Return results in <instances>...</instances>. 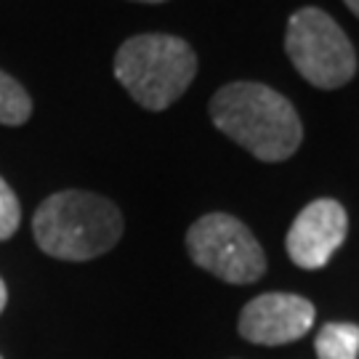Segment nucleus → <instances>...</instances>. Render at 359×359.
Masks as SVG:
<instances>
[{"label":"nucleus","mask_w":359,"mask_h":359,"mask_svg":"<svg viewBox=\"0 0 359 359\" xmlns=\"http://www.w3.org/2000/svg\"><path fill=\"white\" fill-rule=\"evenodd\" d=\"M317 359H359V325L354 322H327L320 330Z\"/></svg>","instance_id":"obj_8"},{"label":"nucleus","mask_w":359,"mask_h":359,"mask_svg":"<svg viewBox=\"0 0 359 359\" xmlns=\"http://www.w3.org/2000/svg\"><path fill=\"white\" fill-rule=\"evenodd\" d=\"M197 75V53L176 35H136L120 46L115 77L144 109L163 112L179 102Z\"/></svg>","instance_id":"obj_3"},{"label":"nucleus","mask_w":359,"mask_h":359,"mask_svg":"<svg viewBox=\"0 0 359 359\" xmlns=\"http://www.w3.org/2000/svg\"><path fill=\"white\" fill-rule=\"evenodd\" d=\"M311 325L314 306L304 295L264 293L243 309L237 330L245 341L258 346H283L304 338Z\"/></svg>","instance_id":"obj_6"},{"label":"nucleus","mask_w":359,"mask_h":359,"mask_svg":"<svg viewBox=\"0 0 359 359\" xmlns=\"http://www.w3.org/2000/svg\"><path fill=\"white\" fill-rule=\"evenodd\" d=\"M210 117L221 133L264 163L287 160L304 139L295 107L264 83L240 80L218 88L210 99Z\"/></svg>","instance_id":"obj_1"},{"label":"nucleus","mask_w":359,"mask_h":359,"mask_svg":"<svg viewBox=\"0 0 359 359\" xmlns=\"http://www.w3.org/2000/svg\"><path fill=\"white\" fill-rule=\"evenodd\" d=\"M344 3L351 8V13H357V16H359V0H344Z\"/></svg>","instance_id":"obj_12"},{"label":"nucleus","mask_w":359,"mask_h":359,"mask_svg":"<svg viewBox=\"0 0 359 359\" xmlns=\"http://www.w3.org/2000/svg\"><path fill=\"white\" fill-rule=\"evenodd\" d=\"M187 250L200 269L231 285H250L266 271V256L253 231L229 213H208L187 231Z\"/></svg>","instance_id":"obj_5"},{"label":"nucleus","mask_w":359,"mask_h":359,"mask_svg":"<svg viewBox=\"0 0 359 359\" xmlns=\"http://www.w3.org/2000/svg\"><path fill=\"white\" fill-rule=\"evenodd\" d=\"M32 115V102L11 75L0 69V123L3 126H22Z\"/></svg>","instance_id":"obj_9"},{"label":"nucleus","mask_w":359,"mask_h":359,"mask_svg":"<svg viewBox=\"0 0 359 359\" xmlns=\"http://www.w3.org/2000/svg\"><path fill=\"white\" fill-rule=\"evenodd\" d=\"M0 359H3V357H0Z\"/></svg>","instance_id":"obj_14"},{"label":"nucleus","mask_w":359,"mask_h":359,"mask_svg":"<svg viewBox=\"0 0 359 359\" xmlns=\"http://www.w3.org/2000/svg\"><path fill=\"white\" fill-rule=\"evenodd\" d=\"M6 298H8V293H6V283L0 280V311L6 309Z\"/></svg>","instance_id":"obj_11"},{"label":"nucleus","mask_w":359,"mask_h":359,"mask_svg":"<svg viewBox=\"0 0 359 359\" xmlns=\"http://www.w3.org/2000/svg\"><path fill=\"white\" fill-rule=\"evenodd\" d=\"M285 51L314 88L333 90L357 75V51L346 32L322 8H298L287 22Z\"/></svg>","instance_id":"obj_4"},{"label":"nucleus","mask_w":359,"mask_h":359,"mask_svg":"<svg viewBox=\"0 0 359 359\" xmlns=\"http://www.w3.org/2000/svg\"><path fill=\"white\" fill-rule=\"evenodd\" d=\"M32 234L43 253L62 261H90L112 250L123 234L115 203L93 192L67 189L51 194L32 218Z\"/></svg>","instance_id":"obj_2"},{"label":"nucleus","mask_w":359,"mask_h":359,"mask_svg":"<svg viewBox=\"0 0 359 359\" xmlns=\"http://www.w3.org/2000/svg\"><path fill=\"white\" fill-rule=\"evenodd\" d=\"M136 3H165V0H136Z\"/></svg>","instance_id":"obj_13"},{"label":"nucleus","mask_w":359,"mask_h":359,"mask_svg":"<svg viewBox=\"0 0 359 359\" xmlns=\"http://www.w3.org/2000/svg\"><path fill=\"white\" fill-rule=\"evenodd\" d=\"M19 218H22L19 200L11 187L0 179V240H8L19 229Z\"/></svg>","instance_id":"obj_10"},{"label":"nucleus","mask_w":359,"mask_h":359,"mask_svg":"<svg viewBox=\"0 0 359 359\" xmlns=\"http://www.w3.org/2000/svg\"><path fill=\"white\" fill-rule=\"evenodd\" d=\"M346 234V208L327 197L314 200L295 216L293 226L287 231V256L301 269H322L344 245Z\"/></svg>","instance_id":"obj_7"}]
</instances>
